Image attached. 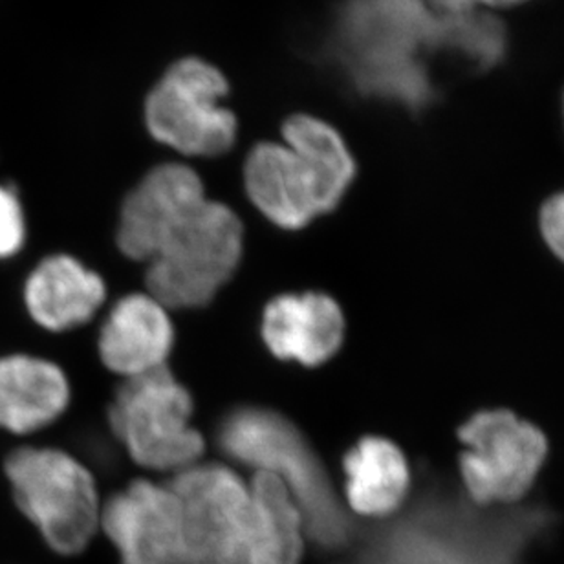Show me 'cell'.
<instances>
[{
    "mask_svg": "<svg viewBox=\"0 0 564 564\" xmlns=\"http://www.w3.org/2000/svg\"><path fill=\"white\" fill-rule=\"evenodd\" d=\"M438 50V13L422 0H347L332 52L358 93L419 109L431 98L422 55Z\"/></svg>",
    "mask_w": 564,
    "mask_h": 564,
    "instance_id": "6da1fadb",
    "label": "cell"
},
{
    "mask_svg": "<svg viewBox=\"0 0 564 564\" xmlns=\"http://www.w3.org/2000/svg\"><path fill=\"white\" fill-rule=\"evenodd\" d=\"M226 455L257 473L279 478L303 513L308 541L336 550L352 532L341 505L314 449L292 422L268 409H237L218 429Z\"/></svg>",
    "mask_w": 564,
    "mask_h": 564,
    "instance_id": "7a4b0ae2",
    "label": "cell"
},
{
    "mask_svg": "<svg viewBox=\"0 0 564 564\" xmlns=\"http://www.w3.org/2000/svg\"><path fill=\"white\" fill-rule=\"evenodd\" d=\"M19 510L61 555L82 554L99 530L101 505L82 462L54 447H21L4 462Z\"/></svg>",
    "mask_w": 564,
    "mask_h": 564,
    "instance_id": "3957f363",
    "label": "cell"
},
{
    "mask_svg": "<svg viewBox=\"0 0 564 564\" xmlns=\"http://www.w3.org/2000/svg\"><path fill=\"white\" fill-rule=\"evenodd\" d=\"M228 96L220 68L200 57H184L147 94L143 123L158 143L184 156H223L239 134L237 116L224 104Z\"/></svg>",
    "mask_w": 564,
    "mask_h": 564,
    "instance_id": "277c9868",
    "label": "cell"
},
{
    "mask_svg": "<svg viewBox=\"0 0 564 564\" xmlns=\"http://www.w3.org/2000/svg\"><path fill=\"white\" fill-rule=\"evenodd\" d=\"M245 228L231 207L207 200L149 261L147 284L165 308H198L234 278Z\"/></svg>",
    "mask_w": 564,
    "mask_h": 564,
    "instance_id": "5b68a950",
    "label": "cell"
},
{
    "mask_svg": "<svg viewBox=\"0 0 564 564\" xmlns=\"http://www.w3.org/2000/svg\"><path fill=\"white\" fill-rule=\"evenodd\" d=\"M191 419L193 398L165 367L129 378L109 413L132 460L156 471L180 473L198 464L206 444Z\"/></svg>",
    "mask_w": 564,
    "mask_h": 564,
    "instance_id": "8992f818",
    "label": "cell"
},
{
    "mask_svg": "<svg viewBox=\"0 0 564 564\" xmlns=\"http://www.w3.org/2000/svg\"><path fill=\"white\" fill-rule=\"evenodd\" d=\"M458 438L462 482L478 506L521 500L549 453L543 431L505 409L475 414L458 429Z\"/></svg>",
    "mask_w": 564,
    "mask_h": 564,
    "instance_id": "52a82bcc",
    "label": "cell"
},
{
    "mask_svg": "<svg viewBox=\"0 0 564 564\" xmlns=\"http://www.w3.org/2000/svg\"><path fill=\"white\" fill-rule=\"evenodd\" d=\"M178 500L187 564H237L250 513V484L218 464H195L169 484Z\"/></svg>",
    "mask_w": 564,
    "mask_h": 564,
    "instance_id": "ba28073f",
    "label": "cell"
},
{
    "mask_svg": "<svg viewBox=\"0 0 564 564\" xmlns=\"http://www.w3.org/2000/svg\"><path fill=\"white\" fill-rule=\"evenodd\" d=\"M207 200L204 182L189 165H156L123 202L120 250L134 261H151Z\"/></svg>",
    "mask_w": 564,
    "mask_h": 564,
    "instance_id": "9c48e42d",
    "label": "cell"
},
{
    "mask_svg": "<svg viewBox=\"0 0 564 564\" xmlns=\"http://www.w3.org/2000/svg\"><path fill=\"white\" fill-rule=\"evenodd\" d=\"M251 204L282 229H301L339 206L314 165L284 141H261L246 158Z\"/></svg>",
    "mask_w": 564,
    "mask_h": 564,
    "instance_id": "30bf717a",
    "label": "cell"
},
{
    "mask_svg": "<svg viewBox=\"0 0 564 564\" xmlns=\"http://www.w3.org/2000/svg\"><path fill=\"white\" fill-rule=\"evenodd\" d=\"M120 564H187L178 500L171 486L137 480L101 508Z\"/></svg>",
    "mask_w": 564,
    "mask_h": 564,
    "instance_id": "8fae6325",
    "label": "cell"
},
{
    "mask_svg": "<svg viewBox=\"0 0 564 564\" xmlns=\"http://www.w3.org/2000/svg\"><path fill=\"white\" fill-rule=\"evenodd\" d=\"M262 337L275 358L317 367L341 348L345 315L325 293H286L264 310Z\"/></svg>",
    "mask_w": 564,
    "mask_h": 564,
    "instance_id": "7c38bea8",
    "label": "cell"
},
{
    "mask_svg": "<svg viewBox=\"0 0 564 564\" xmlns=\"http://www.w3.org/2000/svg\"><path fill=\"white\" fill-rule=\"evenodd\" d=\"M99 356L116 375L137 378L165 367L174 345L167 310L152 295H127L99 332Z\"/></svg>",
    "mask_w": 564,
    "mask_h": 564,
    "instance_id": "4fadbf2b",
    "label": "cell"
},
{
    "mask_svg": "<svg viewBox=\"0 0 564 564\" xmlns=\"http://www.w3.org/2000/svg\"><path fill=\"white\" fill-rule=\"evenodd\" d=\"M107 297L98 273L68 256L46 257L24 284L28 314L46 330L77 328L93 319Z\"/></svg>",
    "mask_w": 564,
    "mask_h": 564,
    "instance_id": "5bb4252c",
    "label": "cell"
},
{
    "mask_svg": "<svg viewBox=\"0 0 564 564\" xmlns=\"http://www.w3.org/2000/svg\"><path fill=\"white\" fill-rule=\"evenodd\" d=\"M70 403L61 367L26 354L0 358V429L30 434L59 419Z\"/></svg>",
    "mask_w": 564,
    "mask_h": 564,
    "instance_id": "9a60e30c",
    "label": "cell"
},
{
    "mask_svg": "<svg viewBox=\"0 0 564 564\" xmlns=\"http://www.w3.org/2000/svg\"><path fill=\"white\" fill-rule=\"evenodd\" d=\"M306 541L303 513L284 484L257 473L250 482V513L237 564H301Z\"/></svg>",
    "mask_w": 564,
    "mask_h": 564,
    "instance_id": "2e32d148",
    "label": "cell"
},
{
    "mask_svg": "<svg viewBox=\"0 0 564 564\" xmlns=\"http://www.w3.org/2000/svg\"><path fill=\"white\" fill-rule=\"evenodd\" d=\"M345 500L356 516L386 519L397 513L411 491V467L391 440L367 436L348 451Z\"/></svg>",
    "mask_w": 564,
    "mask_h": 564,
    "instance_id": "e0dca14e",
    "label": "cell"
},
{
    "mask_svg": "<svg viewBox=\"0 0 564 564\" xmlns=\"http://www.w3.org/2000/svg\"><path fill=\"white\" fill-rule=\"evenodd\" d=\"M281 137L317 169L334 195L343 200L356 178V160L336 127L317 116L299 112L282 123Z\"/></svg>",
    "mask_w": 564,
    "mask_h": 564,
    "instance_id": "ac0fdd59",
    "label": "cell"
},
{
    "mask_svg": "<svg viewBox=\"0 0 564 564\" xmlns=\"http://www.w3.org/2000/svg\"><path fill=\"white\" fill-rule=\"evenodd\" d=\"M438 48L458 55L471 66L488 68L505 52V32L494 17L478 10L455 15L438 13Z\"/></svg>",
    "mask_w": 564,
    "mask_h": 564,
    "instance_id": "d6986e66",
    "label": "cell"
},
{
    "mask_svg": "<svg viewBox=\"0 0 564 564\" xmlns=\"http://www.w3.org/2000/svg\"><path fill=\"white\" fill-rule=\"evenodd\" d=\"M26 242V217L21 198L8 185L0 184V261L17 256Z\"/></svg>",
    "mask_w": 564,
    "mask_h": 564,
    "instance_id": "ffe728a7",
    "label": "cell"
},
{
    "mask_svg": "<svg viewBox=\"0 0 564 564\" xmlns=\"http://www.w3.org/2000/svg\"><path fill=\"white\" fill-rule=\"evenodd\" d=\"M541 231L550 250L564 262V191L544 204L541 212Z\"/></svg>",
    "mask_w": 564,
    "mask_h": 564,
    "instance_id": "44dd1931",
    "label": "cell"
},
{
    "mask_svg": "<svg viewBox=\"0 0 564 564\" xmlns=\"http://www.w3.org/2000/svg\"><path fill=\"white\" fill-rule=\"evenodd\" d=\"M477 2V8L480 6H491V8H508V6L521 4V2H527V0H475Z\"/></svg>",
    "mask_w": 564,
    "mask_h": 564,
    "instance_id": "7402d4cb",
    "label": "cell"
}]
</instances>
